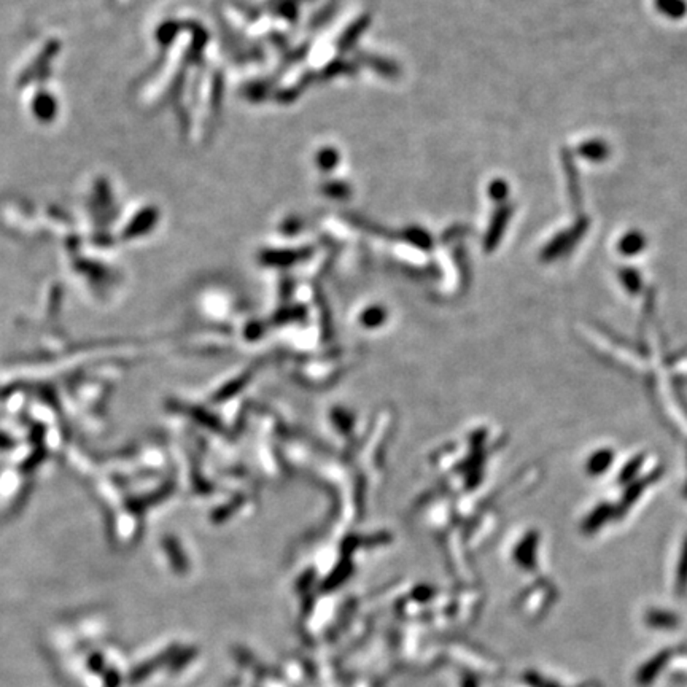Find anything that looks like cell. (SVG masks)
<instances>
[{
	"label": "cell",
	"mask_w": 687,
	"mask_h": 687,
	"mask_svg": "<svg viewBox=\"0 0 687 687\" xmlns=\"http://www.w3.org/2000/svg\"><path fill=\"white\" fill-rule=\"evenodd\" d=\"M589 225H591V220H589L587 215L580 216L571 228L559 232L553 241L548 242V245H546L543 248V252H541V259L550 263L554 261V259L565 256L566 253H570L573 248L580 243L582 237L587 234Z\"/></svg>",
	"instance_id": "1"
},
{
	"label": "cell",
	"mask_w": 687,
	"mask_h": 687,
	"mask_svg": "<svg viewBox=\"0 0 687 687\" xmlns=\"http://www.w3.org/2000/svg\"><path fill=\"white\" fill-rule=\"evenodd\" d=\"M562 162H564V169L566 174V182H568V191H570L571 202L575 205V209L581 207V185H580V174H577L575 158H573V153L570 150L562 151Z\"/></svg>",
	"instance_id": "2"
},
{
	"label": "cell",
	"mask_w": 687,
	"mask_h": 687,
	"mask_svg": "<svg viewBox=\"0 0 687 687\" xmlns=\"http://www.w3.org/2000/svg\"><path fill=\"white\" fill-rule=\"evenodd\" d=\"M577 155L587 161L602 162L609 156V147L600 139L586 140L577 147Z\"/></svg>",
	"instance_id": "3"
},
{
	"label": "cell",
	"mask_w": 687,
	"mask_h": 687,
	"mask_svg": "<svg viewBox=\"0 0 687 687\" xmlns=\"http://www.w3.org/2000/svg\"><path fill=\"white\" fill-rule=\"evenodd\" d=\"M646 248V237L640 231H630L620 237L618 250L624 256H635Z\"/></svg>",
	"instance_id": "4"
},
{
	"label": "cell",
	"mask_w": 687,
	"mask_h": 687,
	"mask_svg": "<svg viewBox=\"0 0 687 687\" xmlns=\"http://www.w3.org/2000/svg\"><path fill=\"white\" fill-rule=\"evenodd\" d=\"M614 453L609 449H600V451L593 452L591 458L587 460V471L592 476H600L603 473H607V469L613 464Z\"/></svg>",
	"instance_id": "5"
},
{
	"label": "cell",
	"mask_w": 687,
	"mask_h": 687,
	"mask_svg": "<svg viewBox=\"0 0 687 687\" xmlns=\"http://www.w3.org/2000/svg\"><path fill=\"white\" fill-rule=\"evenodd\" d=\"M656 7L670 19H681L687 15L686 0H656Z\"/></svg>",
	"instance_id": "6"
},
{
	"label": "cell",
	"mask_w": 687,
	"mask_h": 687,
	"mask_svg": "<svg viewBox=\"0 0 687 687\" xmlns=\"http://www.w3.org/2000/svg\"><path fill=\"white\" fill-rule=\"evenodd\" d=\"M619 279H620L622 285L625 286V290L629 291L630 295L640 293V290L643 286V280H641V274L638 272L636 269H634V268L620 269L619 270Z\"/></svg>",
	"instance_id": "7"
},
{
	"label": "cell",
	"mask_w": 687,
	"mask_h": 687,
	"mask_svg": "<svg viewBox=\"0 0 687 687\" xmlns=\"http://www.w3.org/2000/svg\"><path fill=\"white\" fill-rule=\"evenodd\" d=\"M510 215H511V210L510 209H501L498 214H496V218L494 221V225H492V229H490V234H489V245H495V243H498V239L501 237L503 234V228H505V225L507 223V218H510Z\"/></svg>",
	"instance_id": "8"
},
{
	"label": "cell",
	"mask_w": 687,
	"mask_h": 687,
	"mask_svg": "<svg viewBox=\"0 0 687 687\" xmlns=\"http://www.w3.org/2000/svg\"><path fill=\"white\" fill-rule=\"evenodd\" d=\"M611 507L608 505H602V506H598L597 510H595L591 516H589V519L586 521V527L587 528V532H593V530H597L603 525L605 522L608 521V517L611 516Z\"/></svg>",
	"instance_id": "9"
},
{
	"label": "cell",
	"mask_w": 687,
	"mask_h": 687,
	"mask_svg": "<svg viewBox=\"0 0 687 687\" xmlns=\"http://www.w3.org/2000/svg\"><path fill=\"white\" fill-rule=\"evenodd\" d=\"M641 463H643L641 457H636V458L632 460V462L629 464H627V467L624 469H622L620 478H619L622 480V482H627V480H630L632 478H634V476L638 473V469H640Z\"/></svg>",
	"instance_id": "10"
},
{
	"label": "cell",
	"mask_w": 687,
	"mask_h": 687,
	"mask_svg": "<svg viewBox=\"0 0 687 687\" xmlns=\"http://www.w3.org/2000/svg\"><path fill=\"white\" fill-rule=\"evenodd\" d=\"M490 189H492V196L495 199H503L507 194V186L506 183L503 182H495Z\"/></svg>",
	"instance_id": "11"
},
{
	"label": "cell",
	"mask_w": 687,
	"mask_h": 687,
	"mask_svg": "<svg viewBox=\"0 0 687 687\" xmlns=\"http://www.w3.org/2000/svg\"><path fill=\"white\" fill-rule=\"evenodd\" d=\"M687 577V539H686V544H684V550H683V557H681V565H679V581L683 582L684 580Z\"/></svg>",
	"instance_id": "12"
}]
</instances>
